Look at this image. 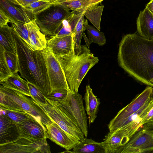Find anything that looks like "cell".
<instances>
[{
	"label": "cell",
	"mask_w": 153,
	"mask_h": 153,
	"mask_svg": "<svg viewBox=\"0 0 153 153\" xmlns=\"http://www.w3.org/2000/svg\"><path fill=\"white\" fill-rule=\"evenodd\" d=\"M117 60L130 76L153 87V40L136 33L125 35L119 44Z\"/></svg>",
	"instance_id": "1"
},
{
	"label": "cell",
	"mask_w": 153,
	"mask_h": 153,
	"mask_svg": "<svg viewBox=\"0 0 153 153\" xmlns=\"http://www.w3.org/2000/svg\"><path fill=\"white\" fill-rule=\"evenodd\" d=\"M20 76L39 88L45 96L51 91L45 62L41 51L31 49L25 41L14 31Z\"/></svg>",
	"instance_id": "2"
},
{
	"label": "cell",
	"mask_w": 153,
	"mask_h": 153,
	"mask_svg": "<svg viewBox=\"0 0 153 153\" xmlns=\"http://www.w3.org/2000/svg\"><path fill=\"white\" fill-rule=\"evenodd\" d=\"M82 52L55 55L64 74L70 90L78 92L82 81L89 70L99 61L86 45H81Z\"/></svg>",
	"instance_id": "3"
},
{
	"label": "cell",
	"mask_w": 153,
	"mask_h": 153,
	"mask_svg": "<svg viewBox=\"0 0 153 153\" xmlns=\"http://www.w3.org/2000/svg\"><path fill=\"white\" fill-rule=\"evenodd\" d=\"M19 91L0 85V108L27 112L45 126L53 121L31 98Z\"/></svg>",
	"instance_id": "4"
},
{
	"label": "cell",
	"mask_w": 153,
	"mask_h": 153,
	"mask_svg": "<svg viewBox=\"0 0 153 153\" xmlns=\"http://www.w3.org/2000/svg\"><path fill=\"white\" fill-rule=\"evenodd\" d=\"M46 98L47 103L45 105L33 100L48 115L53 122L57 124L70 136L79 141L84 140L85 136L72 115L58 102Z\"/></svg>",
	"instance_id": "5"
},
{
	"label": "cell",
	"mask_w": 153,
	"mask_h": 153,
	"mask_svg": "<svg viewBox=\"0 0 153 153\" xmlns=\"http://www.w3.org/2000/svg\"><path fill=\"white\" fill-rule=\"evenodd\" d=\"M70 10L60 4H52L33 18L41 32L45 36L56 35L63 21L70 14Z\"/></svg>",
	"instance_id": "6"
},
{
	"label": "cell",
	"mask_w": 153,
	"mask_h": 153,
	"mask_svg": "<svg viewBox=\"0 0 153 153\" xmlns=\"http://www.w3.org/2000/svg\"><path fill=\"white\" fill-rule=\"evenodd\" d=\"M142 127L116 153H150L153 150V121Z\"/></svg>",
	"instance_id": "7"
},
{
	"label": "cell",
	"mask_w": 153,
	"mask_h": 153,
	"mask_svg": "<svg viewBox=\"0 0 153 153\" xmlns=\"http://www.w3.org/2000/svg\"><path fill=\"white\" fill-rule=\"evenodd\" d=\"M46 139L20 137L14 142L0 145V153H50V147Z\"/></svg>",
	"instance_id": "8"
},
{
	"label": "cell",
	"mask_w": 153,
	"mask_h": 153,
	"mask_svg": "<svg viewBox=\"0 0 153 153\" xmlns=\"http://www.w3.org/2000/svg\"><path fill=\"white\" fill-rule=\"evenodd\" d=\"M41 52L46 64L51 91L57 89L70 90L62 68L51 49L47 46Z\"/></svg>",
	"instance_id": "9"
},
{
	"label": "cell",
	"mask_w": 153,
	"mask_h": 153,
	"mask_svg": "<svg viewBox=\"0 0 153 153\" xmlns=\"http://www.w3.org/2000/svg\"><path fill=\"white\" fill-rule=\"evenodd\" d=\"M59 102L75 119L86 138L88 134V118L82 96L78 92L72 91L70 90L68 91L66 98Z\"/></svg>",
	"instance_id": "10"
},
{
	"label": "cell",
	"mask_w": 153,
	"mask_h": 153,
	"mask_svg": "<svg viewBox=\"0 0 153 153\" xmlns=\"http://www.w3.org/2000/svg\"><path fill=\"white\" fill-rule=\"evenodd\" d=\"M153 95V88L147 86L126 106L121 109L110 121L108 125L109 131L114 130L123 120L140 109L151 98Z\"/></svg>",
	"instance_id": "11"
},
{
	"label": "cell",
	"mask_w": 153,
	"mask_h": 153,
	"mask_svg": "<svg viewBox=\"0 0 153 153\" xmlns=\"http://www.w3.org/2000/svg\"><path fill=\"white\" fill-rule=\"evenodd\" d=\"M0 9L9 18L12 23L26 24L33 19V14L15 0H0Z\"/></svg>",
	"instance_id": "12"
},
{
	"label": "cell",
	"mask_w": 153,
	"mask_h": 153,
	"mask_svg": "<svg viewBox=\"0 0 153 153\" xmlns=\"http://www.w3.org/2000/svg\"><path fill=\"white\" fill-rule=\"evenodd\" d=\"M127 129L122 127L109 132L102 142L105 153H116L127 143L132 137Z\"/></svg>",
	"instance_id": "13"
},
{
	"label": "cell",
	"mask_w": 153,
	"mask_h": 153,
	"mask_svg": "<svg viewBox=\"0 0 153 153\" xmlns=\"http://www.w3.org/2000/svg\"><path fill=\"white\" fill-rule=\"evenodd\" d=\"M17 124L20 137L37 139L47 138L45 126L34 117Z\"/></svg>",
	"instance_id": "14"
},
{
	"label": "cell",
	"mask_w": 153,
	"mask_h": 153,
	"mask_svg": "<svg viewBox=\"0 0 153 153\" xmlns=\"http://www.w3.org/2000/svg\"><path fill=\"white\" fill-rule=\"evenodd\" d=\"M46 127L47 138L66 150L71 149L76 144L80 142L70 136L53 122Z\"/></svg>",
	"instance_id": "15"
},
{
	"label": "cell",
	"mask_w": 153,
	"mask_h": 153,
	"mask_svg": "<svg viewBox=\"0 0 153 153\" xmlns=\"http://www.w3.org/2000/svg\"><path fill=\"white\" fill-rule=\"evenodd\" d=\"M51 37L47 40V46L55 55L75 53L74 34L62 37Z\"/></svg>",
	"instance_id": "16"
},
{
	"label": "cell",
	"mask_w": 153,
	"mask_h": 153,
	"mask_svg": "<svg viewBox=\"0 0 153 153\" xmlns=\"http://www.w3.org/2000/svg\"><path fill=\"white\" fill-rule=\"evenodd\" d=\"M20 137L17 123L0 113V145L14 142Z\"/></svg>",
	"instance_id": "17"
},
{
	"label": "cell",
	"mask_w": 153,
	"mask_h": 153,
	"mask_svg": "<svg viewBox=\"0 0 153 153\" xmlns=\"http://www.w3.org/2000/svg\"><path fill=\"white\" fill-rule=\"evenodd\" d=\"M136 24L140 36L148 40H153V15L146 7L140 12Z\"/></svg>",
	"instance_id": "18"
},
{
	"label": "cell",
	"mask_w": 153,
	"mask_h": 153,
	"mask_svg": "<svg viewBox=\"0 0 153 153\" xmlns=\"http://www.w3.org/2000/svg\"><path fill=\"white\" fill-rule=\"evenodd\" d=\"M31 44V49L41 51L47 46L45 35L41 31L35 20L26 23Z\"/></svg>",
	"instance_id": "19"
},
{
	"label": "cell",
	"mask_w": 153,
	"mask_h": 153,
	"mask_svg": "<svg viewBox=\"0 0 153 153\" xmlns=\"http://www.w3.org/2000/svg\"><path fill=\"white\" fill-rule=\"evenodd\" d=\"M83 99L85 103V110L88 115L90 123L95 121L100 103V99L93 93L92 89L89 85L86 86L85 91Z\"/></svg>",
	"instance_id": "20"
},
{
	"label": "cell",
	"mask_w": 153,
	"mask_h": 153,
	"mask_svg": "<svg viewBox=\"0 0 153 153\" xmlns=\"http://www.w3.org/2000/svg\"><path fill=\"white\" fill-rule=\"evenodd\" d=\"M2 86L18 91L30 97L29 88V82L23 79L18 73L13 74L3 81L0 82Z\"/></svg>",
	"instance_id": "21"
},
{
	"label": "cell",
	"mask_w": 153,
	"mask_h": 153,
	"mask_svg": "<svg viewBox=\"0 0 153 153\" xmlns=\"http://www.w3.org/2000/svg\"><path fill=\"white\" fill-rule=\"evenodd\" d=\"M0 46L6 51L16 54L12 26L10 27L7 25L0 27Z\"/></svg>",
	"instance_id": "22"
},
{
	"label": "cell",
	"mask_w": 153,
	"mask_h": 153,
	"mask_svg": "<svg viewBox=\"0 0 153 153\" xmlns=\"http://www.w3.org/2000/svg\"><path fill=\"white\" fill-rule=\"evenodd\" d=\"M72 151L77 153H105L101 142L87 138L76 144Z\"/></svg>",
	"instance_id": "23"
},
{
	"label": "cell",
	"mask_w": 153,
	"mask_h": 153,
	"mask_svg": "<svg viewBox=\"0 0 153 153\" xmlns=\"http://www.w3.org/2000/svg\"><path fill=\"white\" fill-rule=\"evenodd\" d=\"M86 30L88 38L87 37L84 32L82 36L85 40L86 45L88 48L92 43H96L100 46H102L105 44L106 39L103 33L88 25V23L87 24Z\"/></svg>",
	"instance_id": "24"
},
{
	"label": "cell",
	"mask_w": 153,
	"mask_h": 153,
	"mask_svg": "<svg viewBox=\"0 0 153 153\" xmlns=\"http://www.w3.org/2000/svg\"><path fill=\"white\" fill-rule=\"evenodd\" d=\"M84 12L79 18L76 25L74 33V50L76 55L79 54L82 52L81 45L82 35L86 30L88 22L87 19H84Z\"/></svg>",
	"instance_id": "25"
},
{
	"label": "cell",
	"mask_w": 153,
	"mask_h": 153,
	"mask_svg": "<svg viewBox=\"0 0 153 153\" xmlns=\"http://www.w3.org/2000/svg\"><path fill=\"white\" fill-rule=\"evenodd\" d=\"M104 5H95L88 7L84 12V16L98 30H100V23Z\"/></svg>",
	"instance_id": "26"
},
{
	"label": "cell",
	"mask_w": 153,
	"mask_h": 153,
	"mask_svg": "<svg viewBox=\"0 0 153 153\" xmlns=\"http://www.w3.org/2000/svg\"><path fill=\"white\" fill-rule=\"evenodd\" d=\"M0 113L16 123L34 117L27 112L1 108H0Z\"/></svg>",
	"instance_id": "27"
},
{
	"label": "cell",
	"mask_w": 153,
	"mask_h": 153,
	"mask_svg": "<svg viewBox=\"0 0 153 153\" xmlns=\"http://www.w3.org/2000/svg\"><path fill=\"white\" fill-rule=\"evenodd\" d=\"M13 74L7 64L5 51L3 48L0 46V82L5 80Z\"/></svg>",
	"instance_id": "28"
},
{
	"label": "cell",
	"mask_w": 153,
	"mask_h": 153,
	"mask_svg": "<svg viewBox=\"0 0 153 153\" xmlns=\"http://www.w3.org/2000/svg\"><path fill=\"white\" fill-rule=\"evenodd\" d=\"M59 4L65 6L70 10L80 12H84L88 7L91 6L89 0H76Z\"/></svg>",
	"instance_id": "29"
},
{
	"label": "cell",
	"mask_w": 153,
	"mask_h": 153,
	"mask_svg": "<svg viewBox=\"0 0 153 153\" xmlns=\"http://www.w3.org/2000/svg\"><path fill=\"white\" fill-rule=\"evenodd\" d=\"M51 3L44 0L34 1L25 7L26 9L32 14L39 13L51 6Z\"/></svg>",
	"instance_id": "30"
},
{
	"label": "cell",
	"mask_w": 153,
	"mask_h": 153,
	"mask_svg": "<svg viewBox=\"0 0 153 153\" xmlns=\"http://www.w3.org/2000/svg\"><path fill=\"white\" fill-rule=\"evenodd\" d=\"M29 88L30 97L33 101L41 104L45 105L47 103L45 96L41 90L33 84L29 82Z\"/></svg>",
	"instance_id": "31"
},
{
	"label": "cell",
	"mask_w": 153,
	"mask_h": 153,
	"mask_svg": "<svg viewBox=\"0 0 153 153\" xmlns=\"http://www.w3.org/2000/svg\"><path fill=\"white\" fill-rule=\"evenodd\" d=\"M68 91L65 89H56L52 91L45 96L50 100L60 102L66 98L68 95Z\"/></svg>",
	"instance_id": "32"
},
{
	"label": "cell",
	"mask_w": 153,
	"mask_h": 153,
	"mask_svg": "<svg viewBox=\"0 0 153 153\" xmlns=\"http://www.w3.org/2000/svg\"><path fill=\"white\" fill-rule=\"evenodd\" d=\"M5 54L7 64L12 73H18L17 54L5 51Z\"/></svg>",
	"instance_id": "33"
},
{
	"label": "cell",
	"mask_w": 153,
	"mask_h": 153,
	"mask_svg": "<svg viewBox=\"0 0 153 153\" xmlns=\"http://www.w3.org/2000/svg\"><path fill=\"white\" fill-rule=\"evenodd\" d=\"M0 27L7 25L8 23L10 22L9 18L1 9H0Z\"/></svg>",
	"instance_id": "34"
},
{
	"label": "cell",
	"mask_w": 153,
	"mask_h": 153,
	"mask_svg": "<svg viewBox=\"0 0 153 153\" xmlns=\"http://www.w3.org/2000/svg\"><path fill=\"white\" fill-rule=\"evenodd\" d=\"M153 120V107L148 113L143 121V125L146 123Z\"/></svg>",
	"instance_id": "35"
},
{
	"label": "cell",
	"mask_w": 153,
	"mask_h": 153,
	"mask_svg": "<svg viewBox=\"0 0 153 153\" xmlns=\"http://www.w3.org/2000/svg\"><path fill=\"white\" fill-rule=\"evenodd\" d=\"M23 7H25L34 1L43 0H15Z\"/></svg>",
	"instance_id": "36"
},
{
	"label": "cell",
	"mask_w": 153,
	"mask_h": 153,
	"mask_svg": "<svg viewBox=\"0 0 153 153\" xmlns=\"http://www.w3.org/2000/svg\"><path fill=\"white\" fill-rule=\"evenodd\" d=\"M146 7L153 15V0H150L149 2L146 5Z\"/></svg>",
	"instance_id": "37"
},
{
	"label": "cell",
	"mask_w": 153,
	"mask_h": 153,
	"mask_svg": "<svg viewBox=\"0 0 153 153\" xmlns=\"http://www.w3.org/2000/svg\"><path fill=\"white\" fill-rule=\"evenodd\" d=\"M105 0H89L91 6L98 4Z\"/></svg>",
	"instance_id": "38"
},
{
	"label": "cell",
	"mask_w": 153,
	"mask_h": 153,
	"mask_svg": "<svg viewBox=\"0 0 153 153\" xmlns=\"http://www.w3.org/2000/svg\"><path fill=\"white\" fill-rule=\"evenodd\" d=\"M76 0H61L60 1H59L54 3L53 4H59L61 3L65 2H67V1H76Z\"/></svg>",
	"instance_id": "39"
},
{
	"label": "cell",
	"mask_w": 153,
	"mask_h": 153,
	"mask_svg": "<svg viewBox=\"0 0 153 153\" xmlns=\"http://www.w3.org/2000/svg\"><path fill=\"white\" fill-rule=\"evenodd\" d=\"M48 2H49L51 3V4L54 2L56 0H43Z\"/></svg>",
	"instance_id": "40"
},
{
	"label": "cell",
	"mask_w": 153,
	"mask_h": 153,
	"mask_svg": "<svg viewBox=\"0 0 153 153\" xmlns=\"http://www.w3.org/2000/svg\"><path fill=\"white\" fill-rule=\"evenodd\" d=\"M60 0H56V1H55L54 2H53V3H52V4H54V3H56V2H58V1H60Z\"/></svg>",
	"instance_id": "41"
},
{
	"label": "cell",
	"mask_w": 153,
	"mask_h": 153,
	"mask_svg": "<svg viewBox=\"0 0 153 153\" xmlns=\"http://www.w3.org/2000/svg\"><path fill=\"white\" fill-rule=\"evenodd\" d=\"M150 153H153V150Z\"/></svg>",
	"instance_id": "42"
},
{
	"label": "cell",
	"mask_w": 153,
	"mask_h": 153,
	"mask_svg": "<svg viewBox=\"0 0 153 153\" xmlns=\"http://www.w3.org/2000/svg\"><path fill=\"white\" fill-rule=\"evenodd\" d=\"M152 121H153V120H152Z\"/></svg>",
	"instance_id": "43"
}]
</instances>
